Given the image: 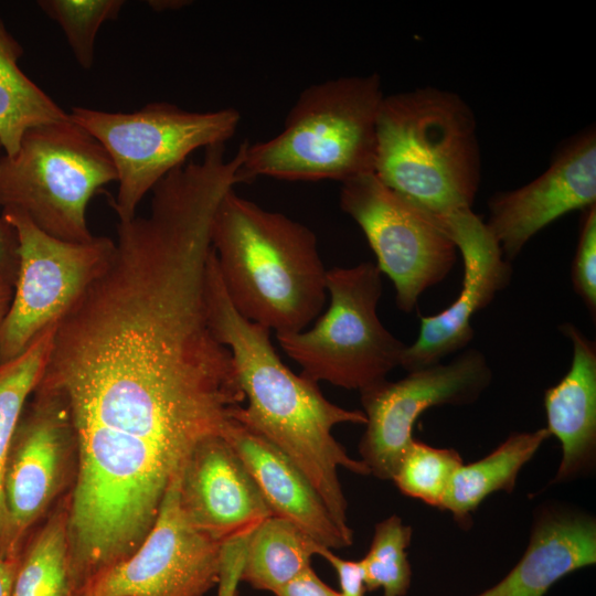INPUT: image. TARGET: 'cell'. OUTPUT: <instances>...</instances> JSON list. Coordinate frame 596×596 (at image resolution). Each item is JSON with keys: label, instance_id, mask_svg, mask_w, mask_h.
<instances>
[{"label": "cell", "instance_id": "83f0119b", "mask_svg": "<svg viewBox=\"0 0 596 596\" xmlns=\"http://www.w3.org/2000/svg\"><path fill=\"white\" fill-rule=\"evenodd\" d=\"M575 292L596 316V204L585 209L571 269Z\"/></svg>", "mask_w": 596, "mask_h": 596}, {"label": "cell", "instance_id": "484cf974", "mask_svg": "<svg viewBox=\"0 0 596 596\" xmlns=\"http://www.w3.org/2000/svg\"><path fill=\"white\" fill-rule=\"evenodd\" d=\"M462 464L454 448H437L414 438L392 480L403 494L440 509L449 482Z\"/></svg>", "mask_w": 596, "mask_h": 596}, {"label": "cell", "instance_id": "8fae6325", "mask_svg": "<svg viewBox=\"0 0 596 596\" xmlns=\"http://www.w3.org/2000/svg\"><path fill=\"white\" fill-rule=\"evenodd\" d=\"M492 370L478 349H465L447 363L414 370L392 382L361 391L366 417L359 443L361 461L370 475L392 480L409 445L418 417L435 406L475 403L492 382Z\"/></svg>", "mask_w": 596, "mask_h": 596}, {"label": "cell", "instance_id": "2e32d148", "mask_svg": "<svg viewBox=\"0 0 596 596\" xmlns=\"http://www.w3.org/2000/svg\"><path fill=\"white\" fill-rule=\"evenodd\" d=\"M179 502L189 522L220 543L273 515L243 461L221 435L202 439L179 471Z\"/></svg>", "mask_w": 596, "mask_h": 596}, {"label": "cell", "instance_id": "4316f807", "mask_svg": "<svg viewBox=\"0 0 596 596\" xmlns=\"http://www.w3.org/2000/svg\"><path fill=\"white\" fill-rule=\"evenodd\" d=\"M42 12L55 21L78 65L89 70L95 58V42L100 26L116 20L124 0H40Z\"/></svg>", "mask_w": 596, "mask_h": 596}, {"label": "cell", "instance_id": "cb8c5ba5", "mask_svg": "<svg viewBox=\"0 0 596 596\" xmlns=\"http://www.w3.org/2000/svg\"><path fill=\"white\" fill-rule=\"evenodd\" d=\"M53 324L14 359L0 364V558L7 560L9 520L3 472L9 447L25 407L43 374L55 330Z\"/></svg>", "mask_w": 596, "mask_h": 596}, {"label": "cell", "instance_id": "5bb4252c", "mask_svg": "<svg viewBox=\"0 0 596 596\" xmlns=\"http://www.w3.org/2000/svg\"><path fill=\"white\" fill-rule=\"evenodd\" d=\"M459 251L464 278L456 300L439 313L421 316L414 343L406 345L401 366L407 372L441 362L467 349L475 337L472 317L485 309L511 281L512 267L472 209L437 217Z\"/></svg>", "mask_w": 596, "mask_h": 596}, {"label": "cell", "instance_id": "d4e9b609", "mask_svg": "<svg viewBox=\"0 0 596 596\" xmlns=\"http://www.w3.org/2000/svg\"><path fill=\"white\" fill-rule=\"evenodd\" d=\"M413 530L392 514L377 522L365 556L360 560L366 592L383 589V596H405L411 586L412 568L407 547Z\"/></svg>", "mask_w": 596, "mask_h": 596}, {"label": "cell", "instance_id": "ba28073f", "mask_svg": "<svg viewBox=\"0 0 596 596\" xmlns=\"http://www.w3.org/2000/svg\"><path fill=\"white\" fill-rule=\"evenodd\" d=\"M68 114L114 163L118 188L110 206L119 221L135 217L143 196L195 150L225 145L241 123L232 107L196 111L167 102L129 113L75 106Z\"/></svg>", "mask_w": 596, "mask_h": 596}, {"label": "cell", "instance_id": "7402d4cb", "mask_svg": "<svg viewBox=\"0 0 596 596\" xmlns=\"http://www.w3.org/2000/svg\"><path fill=\"white\" fill-rule=\"evenodd\" d=\"M68 493L26 540L18 558L11 596H78L71 572Z\"/></svg>", "mask_w": 596, "mask_h": 596}, {"label": "cell", "instance_id": "e0dca14e", "mask_svg": "<svg viewBox=\"0 0 596 596\" xmlns=\"http://www.w3.org/2000/svg\"><path fill=\"white\" fill-rule=\"evenodd\" d=\"M222 436L243 461L273 515L330 550L352 545L353 535L338 526L310 481L280 449L233 418Z\"/></svg>", "mask_w": 596, "mask_h": 596}, {"label": "cell", "instance_id": "277c9868", "mask_svg": "<svg viewBox=\"0 0 596 596\" xmlns=\"http://www.w3.org/2000/svg\"><path fill=\"white\" fill-rule=\"evenodd\" d=\"M374 174L436 217L471 209L480 183V150L469 105L435 87L384 96Z\"/></svg>", "mask_w": 596, "mask_h": 596}, {"label": "cell", "instance_id": "9c48e42d", "mask_svg": "<svg viewBox=\"0 0 596 596\" xmlns=\"http://www.w3.org/2000/svg\"><path fill=\"white\" fill-rule=\"evenodd\" d=\"M18 240L19 268L13 298L0 326V364L24 352L55 324L103 273L115 241L94 236L84 243L53 237L25 214L2 210Z\"/></svg>", "mask_w": 596, "mask_h": 596}, {"label": "cell", "instance_id": "7c38bea8", "mask_svg": "<svg viewBox=\"0 0 596 596\" xmlns=\"http://www.w3.org/2000/svg\"><path fill=\"white\" fill-rule=\"evenodd\" d=\"M13 434L3 472L7 560H18L33 529L73 487L77 444L66 405L35 389Z\"/></svg>", "mask_w": 596, "mask_h": 596}, {"label": "cell", "instance_id": "ffe728a7", "mask_svg": "<svg viewBox=\"0 0 596 596\" xmlns=\"http://www.w3.org/2000/svg\"><path fill=\"white\" fill-rule=\"evenodd\" d=\"M549 437L546 428L515 432L483 458L462 464L449 482L440 510L448 511L461 529L469 530L471 513L490 494L513 492L519 472Z\"/></svg>", "mask_w": 596, "mask_h": 596}, {"label": "cell", "instance_id": "d6986e66", "mask_svg": "<svg viewBox=\"0 0 596 596\" xmlns=\"http://www.w3.org/2000/svg\"><path fill=\"white\" fill-rule=\"evenodd\" d=\"M558 329L570 340L573 356L567 373L544 392L545 428L562 446L551 483L589 475L596 462V344L571 322Z\"/></svg>", "mask_w": 596, "mask_h": 596}, {"label": "cell", "instance_id": "1f68e13d", "mask_svg": "<svg viewBox=\"0 0 596 596\" xmlns=\"http://www.w3.org/2000/svg\"><path fill=\"white\" fill-rule=\"evenodd\" d=\"M275 596H342L323 583L312 567L274 593Z\"/></svg>", "mask_w": 596, "mask_h": 596}, {"label": "cell", "instance_id": "d590c367", "mask_svg": "<svg viewBox=\"0 0 596 596\" xmlns=\"http://www.w3.org/2000/svg\"><path fill=\"white\" fill-rule=\"evenodd\" d=\"M236 596H240L238 594Z\"/></svg>", "mask_w": 596, "mask_h": 596}, {"label": "cell", "instance_id": "52a82bcc", "mask_svg": "<svg viewBox=\"0 0 596 596\" xmlns=\"http://www.w3.org/2000/svg\"><path fill=\"white\" fill-rule=\"evenodd\" d=\"M381 272L374 263L327 270L328 309L301 332L276 334L301 375L347 390L364 391L401 366L407 344L377 316Z\"/></svg>", "mask_w": 596, "mask_h": 596}, {"label": "cell", "instance_id": "f1b7e54d", "mask_svg": "<svg viewBox=\"0 0 596 596\" xmlns=\"http://www.w3.org/2000/svg\"><path fill=\"white\" fill-rule=\"evenodd\" d=\"M317 555L323 557L334 568L342 596H364L366 589L361 561L342 558L323 545H320Z\"/></svg>", "mask_w": 596, "mask_h": 596}, {"label": "cell", "instance_id": "f546056e", "mask_svg": "<svg viewBox=\"0 0 596 596\" xmlns=\"http://www.w3.org/2000/svg\"><path fill=\"white\" fill-rule=\"evenodd\" d=\"M246 536H241L224 544L223 567L219 582L217 596H236L240 583Z\"/></svg>", "mask_w": 596, "mask_h": 596}, {"label": "cell", "instance_id": "6da1fadb", "mask_svg": "<svg viewBox=\"0 0 596 596\" xmlns=\"http://www.w3.org/2000/svg\"><path fill=\"white\" fill-rule=\"evenodd\" d=\"M36 386L210 426L245 401L210 323L202 276L160 260L116 265L91 284L57 321Z\"/></svg>", "mask_w": 596, "mask_h": 596}, {"label": "cell", "instance_id": "3957f363", "mask_svg": "<svg viewBox=\"0 0 596 596\" xmlns=\"http://www.w3.org/2000/svg\"><path fill=\"white\" fill-rule=\"evenodd\" d=\"M211 242L228 299L247 320L285 334L322 313L327 269L305 224L232 189L215 213Z\"/></svg>", "mask_w": 596, "mask_h": 596}, {"label": "cell", "instance_id": "e575fe53", "mask_svg": "<svg viewBox=\"0 0 596 596\" xmlns=\"http://www.w3.org/2000/svg\"><path fill=\"white\" fill-rule=\"evenodd\" d=\"M147 3L153 11L161 12L164 10L180 9L184 6H188L191 2L183 1V0H156V1L153 0V1H148Z\"/></svg>", "mask_w": 596, "mask_h": 596}, {"label": "cell", "instance_id": "d6a6232c", "mask_svg": "<svg viewBox=\"0 0 596 596\" xmlns=\"http://www.w3.org/2000/svg\"><path fill=\"white\" fill-rule=\"evenodd\" d=\"M18 560L0 558V596H11Z\"/></svg>", "mask_w": 596, "mask_h": 596}, {"label": "cell", "instance_id": "9a60e30c", "mask_svg": "<svg viewBox=\"0 0 596 596\" xmlns=\"http://www.w3.org/2000/svg\"><path fill=\"white\" fill-rule=\"evenodd\" d=\"M596 204V134L588 128L562 146L551 166L530 183L489 200L486 223L511 263L542 228Z\"/></svg>", "mask_w": 596, "mask_h": 596}, {"label": "cell", "instance_id": "30bf717a", "mask_svg": "<svg viewBox=\"0 0 596 596\" xmlns=\"http://www.w3.org/2000/svg\"><path fill=\"white\" fill-rule=\"evenodd\" d=\"M339 201L363 231L375 265L392 280L397 308L412 312L421 295L443 281L457 262L456 245L441 223L374 173L341 183Z\"/></svg>", "mask_w": 596, "mask_h": 596}, {"label": "cell", "instance_id": "4dcf8cb0", "mask_svg": "<svg viewBox=\"0 0 596 596\" xmlns=\"http://www.w3.org/2000/svg\"><path fill=\"white\" fill-rule=\"evenodd\" d=\"M18 240L13 227L0 216V281L14 288L18 276Z\"/></svg>", "mask_w": 596, "mask_h": 596}, {"label": "cell", "instance_id": "7a4b0ae2", "mask_svg": "<svg viewBox=\"0 0 596 596\" xmlns=\"http://www.w3.org/2000/svg\"><path fill=\"white\" fill-rule=\"evenodd\" d=\"M210 323L232 353L246 406L232 418L280 449L307 477L338 526L347 534L348 501L338 468L370 476L360 459L348 455L332 429L343 423L365 424L363 411L347 409L327 400L318 383L290 371L270 342V330L252 322L233 307L225 291L215 253L205 276Z\"/></svg>", "mask_w": 596, "mask_h": 596}, {"label": "cell", "instance_id": "5b68a950", "mask_svg": "<svg viewBox=\"0 0 596 596\" xmlns=\"http://www.w3.org/2000/svg\"><path fill=\"white\" fill-rule=\"evenodd\" d=\"M384 96L375 73L306 87L277 135L243 142L238 181L273 178L343 183L374 173L376 121Z\"/></svg>", "mask_w": 596, "mask_h": 596}, {"label": "cell", "instance_id": "836d02e7", "mask_svg": "<svg viewBox=\"0 0 596 596\" xmlns=\"http://www.w3.org/2000/svg\"><path fill=\"white\" fill-rule=\"evenodd\" d=\"M13 287L0 281V326L4 320L13 298Z\"/></svg>", "mask_w": 596, "mask_h": 596}, {"label": "cell", "instance_id": "603a6c76", "mask_svg": "<svg viewBox=\"0 0 596 596\" xmlns=\"http://www.w3.org/2000/svg\"><path fill=\"white\" fill-rule=\"evenodd\" d=\"M23 49L0 19V148L14 155L33 127L66 120L70 114L20 68Z\"/></svg>", "mask_w": 596, "mask_h": 596}, {"label": "cell", "instance_id": "ac0fdd59", "mask_svg": "<svg viewBox=\"0 0 596 596\" xmlns=\"http://www.w3.org/2000/svg\"><path fill=\"white\" fill-rule=\"evenodd\" d=\"M595 564V518L565 504H544L535 512L520 561L475 596H544L564 576Z\"/></svg>", "mask_w": 596, "mask_h": 596}, {"label": "cell", "instance_id": "8992f818", "mask_svg": "<svg viewBox=\"0 0 596 596\" xmlns=\"http://www.w3.org/2000/svg\"><path fill=\"white\" fill-rule=\"evenodd\" d=\"M117 181L105 148L71 117L30 128L19 150L0 157V206L25 214L62 241H91L86 210L104 185Z\"/></svg>", "mask_w": 596, "mask_h": 596}, {"label": "cell", "instance_id": "44dd1931", "mask_svg": "<svg viewBox=\"0 0 596 596\" xmlns=\"http://www.w3.org/2000/svg\"><path fill=\"white\" fill-rule=\"evenodd\" d=\"M320 545L291 522L270 515L247 535L240 582L274 594L311 567Z\"/></svg>", "mask_w": 596, "mask_h": 596}, {"label": "cell", "instance_id": "4fadbf2b", "mask_svg": "<svg viewBox=\"0 0 596 596\" xmlns=\"http://www.w3.org/2000/svg\"><path fill=\"white\" fill-rule=\"evenodd\" d=\"M179 471L140 546L93 578L79 596H203L219 584L224 543L198 531L184 515Z\"/></svg>", "mask_w": 596, "mask_h": 596}]
</instances>
